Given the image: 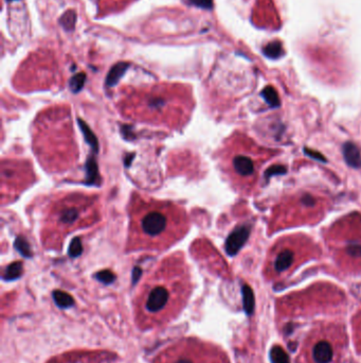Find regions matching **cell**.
<instances>
[{
	"instance_id": "cell-10",
	"label": "cell",
	"mask_w": 361,
	"mask_h": 363,
	"mask_svg": "<svg viewBox=\"0 0 361 363\" xmlns=\"http://www.w3.org/2000/svg\"><path fill=\"white\" fill-rule=\"evenodd\" d=\"M343 156L346 164L352 168H359L361 166V155L357 146L352 143L343 145Z\"/></svg>"
},
{
	"instance_id": "cell-3",
	"label": "cell",
	"mask_w": 361,
	"mask_h": 363,
	"mask_svg": "<svg viewBox=\"0 0 361 363\" xmlns=\"http://www.w3.org/2000/svg\"><path fill=\"white\" fill-rule=\"evenodd\" d=\"M35 151L50 171L68 169L79 151L67 110H49L35 122Z\"/></svg>"
},
{
	"instance_id": "cell-14",
	"label": "cell",
	"mask_w": 361,
	"mask_h": 363,
	"mask_svg": "<svg viewBox=\"0 0 361 363\" xmlns=\"http://www.w3.org/2000/svg\"><path fill=\"white\" fill-rule=\"evenodd\" d=\"M76 14L73 10L66 11L60 18V24L66 31H72L75 28Z\"/></svg>"
},
{
	"instance_id": "cell-9",
	"label": "cell",
	"mask_w": 361,
	"mask_h": 363,
	"mask_svg": "<svg viewBox=\"0 0 361 363\" xmlns=\"http://www.w3.org/2000/svg\"><path fill=\"white\" fill-rule=\"evenodd\" d=\"M313 355L317 363H330L333 359V348L331 344L325 341L318 342L314 347Z\"/></svg>"
},
{
	"instance_id": "cell-15",
	"label": "cell",
	"mask_w": 361,
	"mask_h": 363,
	"mask_svg": "<svg viewBox=\"0 0 361 363\" xmlns=\"http://www.w3.org/2000/svg\"><path fill=\"white\" fill-rule=\"evenodd\" d=\"M261 95L264 100L271 107H278L280 105V98L278 93L275 92V89L272 86H267L264 88Z\"/></svg>"
},
{
	"instance_id": "cell-24",
	"label": "cell",
	"mask_w": 361,
	"mask_h": 363,
	"mask_svg": "<svg viewBox=\"0 0 361 363\" xmlns=\"http://www.w3.org/2000/svg\"><path fill=\"white\" fill-rule=\"evenodd\" d=\"M287 331H286V335H289V334H292L293 333V324H288L287 325V326H286V328H285Z\"/></svg>"
},
{
	"instance_id": "cell-4",
	"label": "cell",
	"mask_w": 361,
	"mask_h": 363,
	"mask_svg": "<svg viewBox=\"0 0 361 363\" xmlns=\"http://www.w3.org/2000/svg\"><path fill=\"white\" fill-rule=\"evenodd\" d=\"M98 218L93 195L69 194L50 203L44 221L42 239L45 246L61 250L64 239L72 231L91 225Z\"/></svg>"
},
{
	"instance_id": "cell-23",
	"label": "cell",
	"mask_w": 361,
	"mask_h": 363,
	"mask_svg": "<svg viewBox=\"0 0 361 363\" xmlns=\"http://www.w3.org/2000/svg\"><path fill=\"white\" fill-rule=\"evenodd\" d=\"M302 203L304 204V205H306V206H314L315 204H316V201H315V199H314V197L312 195L305 194V195L302 196Z\"/></svg>"
},
{
	"instance_id": "cell-22",
	"label": "cell",
	"mask_w": 361,
	"mask_h": 363,
	"mask_svg": "<svg viewBox=\"0 0 361 363\" xmlns=\"http://www.w3.org/2000/svg\"><path fill=\"white\" fill-rule=\"evenodd\" d=\"M346 251L352 257H360L361 256V244L359 243H351L346 247Z\"/></svg>"
},
{
	"instance_id": "cell-16",
	"label": "cell",
	"mask_w": 361,
	"mask_h": 363,
	"mask_svg": "<svg viewBox=\"0 0 361 363\" xmlns=\"http://www.w3.org/2000/svg\"><path fill=\"white\" fill-rule=\"evenodd\" d=\"M270 361L271 363H290L289 356L281 346H273L270 350Z\"/></svg>"
},
{
	"instance_id": "cell-5",
	"label": "cell",
	"mask_w": 361,
	"mask_h": 363,
	"mask_svg": "<svg viewBox=\"0 0 361 363\" xmlns=\"http://www.w3.org/2000/svg\"><path fill=\"white\" fill-rule=\"evenodd\" d=\"M122 112L126 117L142 121V123L162 124L177 129L188 121L191 110L185 102L165 95L153 94L137 101L126 102Z\"/></svg>"
},
{
	"instance_id": "cell-1",
	"label": "cell",
	"mask_w": 361,
	"mask_h": 363,
	"mask_svg": "<svg viewBox=\"0 0 361 363\" xmlns=\"http://www.w3.org/2000/svg\"><path fill=\"white\" fill-rule=\"evenodd\" d=\"M186 266L179 255L166 257L143 282L137 295V317L141 327L169 323L184 306L190 294Z\"/></svg>"
},
{
	"instance_id": "cell-13",
	"label": "cell",
	"mask_w": 361,
	"mask_h": 363,
	"mask_svg": "<svg viewBox=\"0 0 361 363\" xmlns=\"http://www.w3.org/2000/svg\"><path fill=\"white\" fill-rule=\"evenodd\" d=\"M243 297H244V308H245V311L247 312L248 315H251L253 314L254 311V305H255V301H254V294H253V291L252 289L250 288L249 286H244L243 288Z\"/></svg>"
},
{
	"instance_id": "cell-17",
	"label": "cell",
	"mask_w": 361,
	"mask_h": 363,
	"mask_svg": "<svg viewBox=\"0 0 361 363\" xmlns=\"http://www.w3.org/2000/svg\"><path fill=\"white\" fill-rule=\"evenodd\" d=\"M264 54H265L269 59H279L283 54L282 44L280 42H272L268 44L267 46L264 48Z\"/></svg>"
},
{
	"instance_id": "cell-19",
	"label": "cell",
	"mask_w": 361,
	"mask_h": 363,
	"mask_svg": "<svg viewBox=\"0 0 361 363\" xmlns=\"http://www.w3.org/2000/svg\"><path fill=\"white\" fill-rule=\"evenodd\" d=\"M84 82H85V74L79 73L74 75L73 78L70 80V86H71L73 91H79V89L83 86Z\"/></svg>"
},
{
	"instance_id": "cell-8",
	"label": "cell",
	"mask_w": 361,
	"mask_h": 363,
	"mask_svg": "<svg viewBox=\"0 0 361 363\" xmlns=\"http://www.w3.org/2000/svg\"><path fill=\"white\" fill-rule=\"evenodd\" d=\"M232 168L241 176H249L254 172L253 162L246 155H235L232 159Z\"/></svg>"
},
{
	"instance_id": "cell-21",
	"label": "cell",
	"mask_w": 361,
	"mask_h": 363,
	"mask_svg": "<svg viewBox=\"0 0 361 363\" xmlns=\"http://www.w3.org/2000/svg\"><path fill=\"white\" fill-rule=\"evenodd\" d=\"M304 152H305L306 155L311 156L312 158L316 159V161H319V162H322V163H326L327 162V159L323 155H322L321 153H319L317 151H314V150L308 149V148H304Z\"/></svg>"
},
{
	"instance_id": "cell-2",
	"label": "cell",
	"mask_w": 361,
	"mask_h": 363,
	"mask_svg": "<svg viewBox=\"0 0 361 363\" xmlns=\"http://www.w3.org/2000/svg\"><path fill=\"white\" fill-rule=\"evenodd\" d=\"M189 220L184 209L172 202L134 197L131 205L128 248L162 251L182 238Z\"/></svg>"
},
{
	"instance_id": "cell-7",
	"label": "cell",
	"mask_w": 361,
	"mask_h": 363,
	"mask_svg": "<svg viewBox=\"0 0 361 363\" xmlns=\"http://www.w3.org/2000/svg\"><path fill=\"white\" fill-rule=\"evenodd\" d=\"M250 231L247 226H241L232 233L226 242V250L229 255H235L249 237Z\"/></svg>"
},
{
	"instance_id": "cell-18",
	"label": "cell",
	"mask_w": 361,
	"mask_h": 363,
	"mask_svg": "<svg viewBox=\"0 0 361 363\" xmlns=\"http://www.w3.org/2000/svg\"><path fill=\"white\" fill-rule=\"evenodd\" d=\"M286 172H287V168L285 167V166L274 165V166H271V167L266 170L265 177L270 178V177L274 176V175H283V174H285Z\"/></svg>"
},
{
	"instance_id": "cell-6",
	"label": "cell",
	"mask_w": 361,
	"mask_h": 363,
	"mask_svg": "<svg viewBox=\"0 0 361 363\" xmlns=\"http://www.w3.org/2000/svg\"><path fill=\"white\" fill-rule=\"evenodd\" d=\"M203 346L196 340H184L160 353L156 363H203Z\"/></svg>"
},
{
	"instance_id": "cell-25",
	"label": "cell",
	"mask_w": 361,
	"mask_h": 363,
	"mask_svg": "<svg viewBox=\"0 0 361 363\" xmlns=\"http://www.w3.org/2000/svg\"><path fill=\"white\" fill-rule=\"evenodd\" d=\"M9 1H13V0H9Z\"/></svg>"
},
{
	"instance_id": "cell-20",
	"label": "cell",
	"mask_w": 361,
	"mask_h": 363,
	"mask_svg": "<svg viewBox=\"0 0 361 363\" xmlns=\"http://www.w3.org/2000/svg\"><path fill=\"white\" fill-rule=\"evenodd\" d=\"M189 1L192 4H194L202 9L210 10L212 9V6H213V0H189Z\"/></svg>"
},
{
	"instance_id": "cell-12",
	"label": "cell",
	"mask_w": 361,
	"mask_h": 363,
	"mask_svg": "<svg viewBox=\"0 0 361 363\" xmlns=\"http://www.w3.org/2000/svg\"><path fill=\"white\" fill-rule=\"evenodd\" d=\"M127 68H128V64L125 63V62H121V63L115 64V65L112 68L111 73H108L107 85H109V86L114 85L115 83L119 81L121 76L123 75V73L126 72Z\"/></svg>"
},
{
	"instance_id": "cell-11",
	"label": "cell",
	"mask_w": 361,
	"mask_h": 363,
	"mask_svg": "<svg viewBox=\"0 0 361 363\" xmlns=\"http://www.w3.org/2000/svg\"><path fill=\"white\" fill-rule=\"evenodd\" d=\"M293 261V253L290 250L282 251L278 256H276L274 263V269L278 273L286 271L288 267L292 266Z\"/></svg>"
}]
</instances>
